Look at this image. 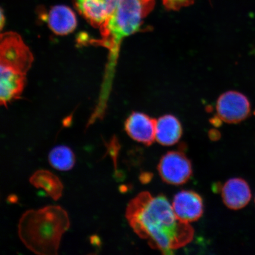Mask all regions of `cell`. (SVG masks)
Instances as JSON below:
<instances>
[{
  "label": "cell",
  "instance_id": "6da1fadb",
  "mask_svg": "<svg viewBox=\"0 0 255 255\" xmlns=\"http://www.w3.org/2000/svg\"><path fill=\"white\" fill-rule=\"evenodd\" d=\"M126 217L133 232L147 241L152 249L165 255L186 246L192 241L194 229L181 221L167 197L140 193L128 205Z\"/></svg>",
  "mask_w": 255,
  "mask_h": 255
},
{
  "label": "cell",
  "instance_id": "7a4b0ae2",
  "mask_svg": "<svg viewBox=\"0 0 255 255\" xmlns=\"http://www.w3.org/2000/svg\"><path fill=\"white\" fill-rule=\"evenodd\" d=\"M155 0H119L113 14L100 28L101 46L109 51L103 87L111 89L120 46L124 38L141 28L143 21L154 8Z\"/></svg>",
  "mask_w": 255,
  "mask_h": 255
},
{
  "label": "cell",
  "instance_id": "3957f363",
  "mask_svg": "<svg viewBox=\"0 0 255 255\" xmlns=\"http://www.w3.org/2000/svg\"><path fill=\"white\" fill-rule=\"evenodd\" d=\"M69 227L68 213L59 206H48L25 212L19 221L18 234L32 253L56 255L62 235Z\"/></svg>",
  "mask_w": 255,
  "mask_h": 255
},
{
  "label": "cell",
  "instance_id": "277c9868",
  "mask_svg": "<svg viewBox=\"0 0 255 255\" xmlns=\"http://www.w3.org/2000/svg\"><path fill=\"white\" fill-rule=\"evenodd\" d=\"M33 62V56L22 38L14 32L1 35L0 43V103L6 106L20 97L25 76Z\"/></svg>",
  "mask_w": 255,
  "mask_h": 255
},
{
  "label": "cell",
  "instance_id": "5b68a950",
  "mask_svg": "<svg viewBox=\"0 0 255 255\" xmlns=\"http://www.w3.org/2000/svg\"><path fill=\"white\" fill-rule=\"evenodd\" d=\"M157 168L162 181L174 186L187 183L193 173L190 159L180 151L167 152L161 157Z\"/></svg>",
  "mask_w": 255,
  "mask_h": 255
},
{
  "label": "cell",
  "instance_id": "8992f818",
  "mask_svg": "<svg viewBox=\"0 0 255 255\" xmlns=\"http://www.w3.org/2000/svg\"><path fill=\"white\" fill-rule=\"evenodd\" d=\"M218 119L229 124H237L246 120L251 113V104L246 96L237 91L223 94L216 104Z\"/></svg>",
  "mask_w": 255,
  "mask_h": 255
},
{
  "label": "cell",
  "instance_id": "52a82bcc",
  "mask_svg": "<svg viewBox=\"0 0 255 255\" xmlns=\"http://www.w3.org/2000/svg\"><path fill=\"white\" fill-rule=\"evenodd\" d=\"M119 0H73L78 11L92 26L100 28L113 14Z\"/></svg>",
  "mask_w": 255,
  "mask_h": 255
},
{
  "label": "cell",
  "instance_id": "ba28073f",
  "mask_svg": "<svg viewBox=\"0 0 255 255\" xmlns=\"http://www.w3.org/2000/svg\"><path fill=\"white\" fill-rule=\"evenodd\" d=\"M172 206L175 215L185 222L190 223L198 221L203 214V199L195 191H180L175 194Z\"/></svg>",
  "mask_w": 255,
  "mask_h": 255
},
{
  "label": "cell",
  "instance_id": "9c48e42d",
  "mask_svg": "<svg viewBox=\"0 0 255 255\" xmlns=\"http://www.w3.org/2000/svg\"><path fill=\"white\" fill-rule=\"evenodd\" d=\"M156 123L157 120L147 115L133 112L126 121L125 129L135 141L150 146L155 139Z\"/></svg>",
  "mask_w": 255,
  "mask_h": 255
},
{
  "label": "cell",
  "instance_id": "30bf717a",
  "mask_svg": "<svg viewBox=\"0 0 255 255\" xmlns=\"http://www.w3.org/2000/svg\"><path fill=\"white\" fill-rule=\"evenodd\" d=\"M223 203L229 209L238 210L246 207L252 199L250 185L242 178L229 179L222 187Z\"/></svg>",
  "mask_w": 255,
  "mask_h": 255
},
{
  "label": "cell",
  "instance_id": "8fae6325",
  "mask_svg": "<svg viewBox=\"0 0 255 255\" xmlns=\"http://www.w3.org/2000/svg\"><path fill=\"white\" fill-rule=\"evenodd\" d=\"M48 26L57 35L72 33L77 26V19L72 9L65 5H56L46 15Z\"/></svg>",
  "mask_w": 255,
  "mask_h": 255
},
{
  "label": "cell",
  "instance_id": "7c38bea8",
  "mask_svg": "<svg viewBox=\"0 0 255 255\" xmlns=\"http://www.w3.org/2000/svg\"><path fill=\"white\" fill-rule=\"evenodd\" d=\"M183 133L181 124L176 117L165 115L157 120L155 139L164 146H171L179 141Z\"/></svg>",
  "mask_w": 255,
  "mask_h": 255
},
{
  "label": "cell",
  "instance_id": "4fadbf2b",
  "mask_svg": "<svg viewBox=\"0 0 255 255\" xmlns=\"http://www.w3.org/2000/svg\"><path fill=\"white\" fill-rule=\"evenodd\" d=\"M29 181L37 189L45 191L54 200H58L62 196L63 186L61 181L49 171L37 170L30 177Z\"/></svg>",
  "mask_w": 255,
  "mask_h": 255
},
{
  "label": "cell",
  "instance_id": "5bb4252c",
  "mask_svg": "<svg viewBox=\"0 0 255 255\" xmlns=\"http://www.w3.org/2000/svg\"><path fill=\"white\" fill-rule=\"evenodd\" d=\"M48 158L50 165L60 171L71 170L75 164L74 153L66 146L60 145L53 148Z\"/></svg>",
  "mask_w": 255,
  "mask_h": 255
},
{
  "label": "cell",
  "instance_id": "9a60e30c",
  "mask_svg": "<svg viewBox=\"0 0 255 255\" xmlns=\"http://www.w3.org/2000/svg\"><path fill=\"white\" fill-rule=\"evenodd\" d=\"M105 143L107 146L108 153H109L111 157L113 159L115 168H116V171H117V158L121 148L119 142L118 141L117 137L114 136L111 138L109 143L105 142Z\"/></svg>",
  "mask_w": 255,
  "mask_h": 255
},
{
  "label": "cell",
  "instance_id": "2e32d148",
  "mask_svg": "<svg viewBox=\"0 0 255 255\" xmlns=\"http://www.w3.org/2000/svg\"><path fill=\"white\" fill-rule=\"evenodd\" d=\"M195 0H162L165 8L170 10H178L193 4Z\"/></svg>",
  "mask_w": 255,
  "mask_h": 255
},
{
  "label": "cell",
  "instance_id": "e0dca14e",
  "mask_svg": "<svg viewBox=\"0 0 255 255\" xmlns=\"http://www.w3.org/2000/svg\"><path fill=\"white\" fill-rule=\"evenodd\" d=\"M5 24V17L3 13L2 9H1V20H0V25H1V29H2L3 26Z\"/></svg>",
  "mask_w": 255,
  "mask_h": 255
},
{
  "label": "cell",
  "instance_id": "ac0fdd59",
  "mask_svg": "<svg viewBox=\"0 0 255 255\" xmlns=\"http://www.w3.org/2000/svg\"></svg>",
  "mask_w": 255,
  "mask_h": 255
}]
</instances>
